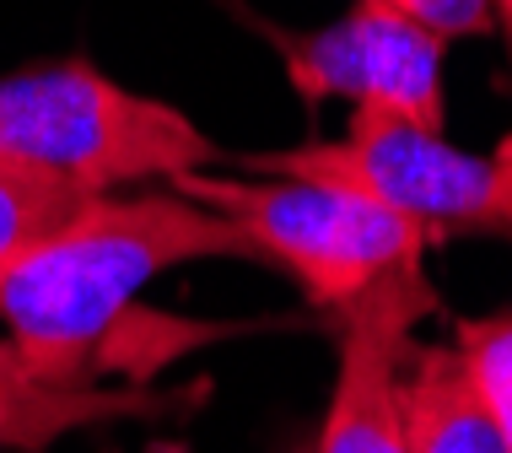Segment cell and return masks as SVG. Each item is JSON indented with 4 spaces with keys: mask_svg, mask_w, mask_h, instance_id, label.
Wrapping results in <instances>:
<instances>
[{
    "mask_svg": "<svg viewBox=\"0 0 512 453\" xmlns=\"http://www.w3.org/2000/svg\"><path fill=\"white\" fill-rule=\"evenodd\" d=\"M426 313H437V292L421 265L383 276L335 313V394L308 453H410V356Z\"/></svg>",
    "mask_w": 512,
    "mask_h": 453,
    "instance_id": "cell-6",
    "label": "cell"
},
{
    "mask_svg": "<svg viewBox=\"0 0 512 453\" xmlns=\"http://www.w3.org/2000/svg\"><path fill=\"white\" fill-rule=\"evenodd\" d=\"M410 453H507L453 340L410 356Z\"/></svg>",
    "mask_w": 512,
    "mask_h": 453,
    "instance_id": "cell-7",
    "label": "cell"
},
{
    "mask_svg": "<svg viewBox=\"0 0 512 453\" xmlns=\"http://www.w3.org/2000/svg\"><path fill=\"white\" fill-rule=\"evenodd\" d=\"M496 22H502V33L512 38V0H496Z\"/></svg>",
    "mask_w": 512,
    "mask_h": 453,
    "instance_id": "cell-11",
    "label": "cell"
},
{
    "mask_svg": "<svg viewBox=\"0 0 512 453\" xmlns=\"http://www.w3.org/2000/svg\"><path fill=\"white\" fill-rule=\"evenodd\" d=\"M389 6L405 11L410 22H421L426 33H437L442 44L502 33V22H496V0H389Z\"/></svg>",
    "mask_w": 512,
    "mask_h": 453,
    "instance_id": "cell-10",
    "label": "cell"
},
{
    "mask_svg": "<svg viewBox=\"0 0 512 453\" xmlns=\"http://www.w3.org/2000/svg\"><path fill=\"white\" fill-rule=\"evenodd\" d=\"M453 351H459L464 378L486 405L502 448L512 453V308L486 313V319H464L459 335H453Z\"/></svg>",
    "mask_w": 512,
    "mask_h": 453,
    "instance_id": "cell-9",
    "label": "cell"
},
{
    "mask_svg": "<svg viewBox=\"0 0 512 453\" xmlns=\"http://www.w3.org/2000/svg\"><path fill=\"white\" fill-rule=\"evenodd\" d=\"M81 205H87V189L65 184L54 173H38L27 162L0 157V276L27 249H38L60 222H71Z\"/></svg>",
    "mask_w": 512,
    "mask_h": 453,
    "instance_id": "cell-8",
    "label": "cell"
},
{
    "mask_svg": "<svg viewBox=\"0 0 512 453\" xmlns=\"http://www.w3.org/2000/svg\"><path fill=\"white\" fill-rule=\"evenodd\" d=\"M195 259H248L238 222L184 189H114L60 222L0 276L6 362L27 383H71L135 297Z\"/></svg>",
    "mask_w": 512,
    "mask_h": 453,
    "instance_id": "cell-1",
    "label": "cell"
},
{
    "mask_svg": "<svg viewBox=\"0 0 512 453\" xmlns=\"http://www.w3.org/2000/svg\"><path fill=\"white\" fill-rule=\"evenodd\" d=\"M173 189L238 222L248 259H270L308 292L313 308L340 313L394 270L426 265L432 232L378 205L362 189L286 173H216L195 168Z\"/></svg>",
    "mask_w": 512,
    "mask_h": 453,
    "instance_id": "cell-3",
    "label": "cell"
},
{
    "mask_svg": "<svg viewBox=\"0 0 512 453\" xmlns=\"http://www.w3.org/2000/svg\"><path fill=\"white\" fill-rule=\"evenodd\" d=\"M281 49L286 81L302 103H351L383 108V114L415 119L442 130L448 119V87L442 60L448 44L394 11L389 0H351L335 22L313 33H270Z\"/></svg>",
    "mask_w": 512,
    "mask_h": 453,
    "instance_id": "cell-5",
    "label": "cell"
},
{
    "mask_svg": "<svg viewBox=\"0 0 512 453\" xmlns=\"http://www.w3.org/2000/svg\"><path fill=\"white\" fill-rule=\"evenodd\" d=\"M243 173L324 178V184L362 189L378 205L410 216L442 238H512V130L486 151L453 146L442 130L383 108H351V125L335 141L243 151Z\"/></svg>",
    "mask_w": 512,
    "mask_h": 453,
    "instance_id": "cell-4",
    "label": "cell"
},
{
    "mask_svg": "<svg viewBox=\"0 0 512 453\" xmlns=\"http://www.w3.org/2000/svg\"><path fill=\"white\" fill-rule=\"evenodd\" d=\"M0 157L114 195L216 168L227 151L184 108L119 87L92 60H38L0 76Z\"/></svg>",
    "mask_w": 512,
    "mask_h": 453,
    "instance_id": "cell-2",
    "label": "cell"
}]
</instances>
